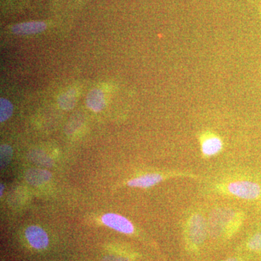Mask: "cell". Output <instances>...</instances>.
Returning <instances> with one entry per match:
<instances>
[{"label": "cell", "instance_id": "cell-1", "mask_svg": "<svg viewBox=\"0 0 261 261\" xmlns=\"http://www.w3.org/2000/svg\"><path fill=\"white\" fill-rule=\"evenodd\" d=\"M243 221V215L227 207H219L211 213L207 221V229L211 236L229 238L233 234Z\"/></svg>", "mask_w": 261, "mask_h": 261}, {"label": "cell", "instance_id": "cell-2", "mask_svg": "<svg viewBox=\"0 0 261 261\" xmlns=\"http://www.w3.org/2000/svg\"><path fill=\"white\" fill-rule=\"evenodd\" d=\"M207 229V223L200 214H195L187 223V238L192 248H197L205 242Z\"/></svg>", "mask_w": 261, "mask_h": 261}, {"label": "cell", "instance_id": "cell-3", "mask_svg": "<svg viewBox=\"0 0 261 261\" xmlns=\"http://www.w3.org/2000/svg\"><path fill=\"white\" fill-rule=\"evenodd\" d=\"M227 190L231 195L244 200H255L261 195L260 185L250 181L231 182L228 185Z\"/></svg>", "mask_w": 261, "mask_h": 261}, {"label": "cell", "instance_id": "cell-4", "mask_svg": "<svg viewBox=\"0 0 261 261\" xmlns=\"http://www.w3.org/2000/svg\"><path fill=\"white\" fill-rule=\"evenodd\" d=\"M102 221L108 227L113 228L119 232L132 233L135 230L133 224L121 215L107 214L102 216Z\"/></svg>", "mask_w": 261, "mask_h": 261}, {"label": "cell", "instance_id": "cell-5", "mask_svg": "<svg viewBox=\"0 0 261 261\" xmlns=\"http://www.w3.org/2000/svg\"><path fill=\"white\" fill-rule=\"evenodd\" d=\"M25 238L34 248L42 250L49 244L47 233L38 226H31L25 230Z\"/></svg>", "mask_w": 261, "mask_h": 261}, {"label": "cell", "instance_id": "cell-6", "mask_svg": "<svg viewBox=\"0 0 261 261\" xmlns=\"http://www.w3.org/2000/svg\"><path fill=\"white\" fill-rule=\"evenodd\" d=\"M222 148V140L214 134H206L201 138V150L207 157L219 153Z\"/></svg>", "mask_w": 261, "mask_h": 261}, {"label": "cell", "instance_id": "cell-7", "mask_svg": "<svg viewBox=\"0 0 261 261\" xmlns=\"http://www.w3.org/2000/svg\"><path fill=\"white\" fill-rule=\"evenodd\" d=\"M47 29V24L43 21H29L15 24L12 27V32L16 35H32L42 33Z\"/></svg>", "mask_w": 261, "mask_h": 261}, {"label": "cell", "instance_id": "cell-8", "mask_svg": "<svg viewBox=\"0 0 261 261\" xmlns=\"http://www.w3.org/2000/svg\"><path fill=\"white\" fill-rule=\"evenodd\" d=\"M25 180L32 186H41L49 181L51 178L50 172L41 168H32L25 173Z\"/></svg>", "mask_w": 261, "mask_h": 261}, {"label": "cell", "instance_id": "cell-9", "mask_svg": "<svg viewBox=\"0 0 261 261\" xmlns=\"http://www.w3.org/2000/svg\"><path fill=\"white\" fill-rule=\"evenodd\" d=\"M87 107L94 112H99L102 111L106 106L105 94L101 89H94L89 92L87 97Z\"/></svg>", "mask_w": 261, "mask_h": 261}, {"label": "cell", "instance_id": "cell-10", "mask_svg": "<svg viewBox=\"0 0 261 261\" xmlns=\"http://www.w3.org/2000/svg\"><path fill=\"white\" fill-rule=\"evenodd\" d=\"M163 177L158 173H149L144 175L140 177L133 178L128 182V185L132 187H140V188H148L154 186L161 182Z\"/></svg>", "mask_w": 261, "mask_h": 261}, {"label": "cell", "instance_id": "cell-11", "mask_svg": "<svg viewBox=\"0 0 261 261\" xmlns=\"http://www.w3.org/2000/svg\"><path fill=\"white\" fill-rule=\"evenodd\" d=\"M58 104L61 109L70 111L74 108L76 104V92L74 89H69L58 97Z\"/></svg>", "mask_w": 261, "mask_h": 261}, {"label": "cell", "instance_id": "cell-12", "mask_svg": "<svg viewBox=\"0 0 261 261\" xmlns=\"http://www.w3.org/2000/svg\"><path fill=\"white\" fill-rule=\"evenodd\" d=\"M29 159L36 164L44 167H51L53 165V160L44 151L39 149L32 151L29 154Z\"/></svg>", "mask_w": 261, "mask_h": 261}, {"label": "cell", "instance_id": "cell-13", "mask_svg": "<svg viewBox=\"0 0 261 261\" xmlns=\"http://www.w3.org/2000/svg\"><path fill=\"white\" fill-rule=\"evenodd\" d=\"M13 113V104L8 99L2 97L0 99V121L3 123L9 119Z\"/></svg>", "mask_w": 261, "mask_h": 261}, {"label": "cell", "instance_id": "cell-14", "mask_svg": "<svg viewBox=\"0 0 261 261\" xmlns=\"http://www.w3.org/2000/svg\"><path fill=\"white\" fill-rule=\"evenodd\" d=\"M13 157V149L8 145H2L0 147V164L1 168L8 166Z\"/></svg>", "mask_w": 261, "mask_h": 261}, {"label": "cell", "instance_id": "cell-15", "mask_svg": "<svg viewBox=\"0 0 261 261\" xmlns=\"http://www.w3.org/2000/svg\"><path fill=\"white\" fill-rule=\"evenodd\" d=\"M247 247L253 251H261V232L253 235L247 243Z\"/></svg>", "mask_w": 261, "mask_h": 261}, {"label": "cell", "instance_id": "cell-16", "mask_svg": "<svg viewBox=\"0 0 261 261\" xmlns=\"http://www.w3.org/2000/svg\"><path fill=\"white\" fill-rule=\"evenodd\" d=\"M102 261H130L126 257L121 256V255H108L102 258Z\"/></svg>", "mask_w": 261, "mask_h": 261}, {"label": "cell", "instance_id": "cell-17", "mask_svg": "<svg viewBox=\"0 0 261 261\" xmlns=\"http://www.w3.org/2000/svg\"><path fill=\"white\" fill-rule=\"evenodd\" d=\"M222 261H240V259L236 258V257H231V258H228L226 260H222Z\"/></svg>", "mask_w": 261, "mask_h": 261}, {"label": "cell", "instance_id": "cell-18", "mask_svg": "<svg viewBox=\"0 0 261 261\" xmlns=\"http://www.w3.org/2000/svg\"><path fill=\"white\" fill-rule=\"evenodd\" d=\"M0 187H1V190H0V195H3V190H4V185H3V184H2L1 185V186H0Z\"/></svg>", "mask_w": 261, "mask_h": 261}, {"label": "cell", "instance_id": "cell-19", "mask_svg": "<svg viewBox=\"0 0 261 261\" xmlns=\"http://www.w3.org/2000/svg\"><path fill=\"white\" fill-rule=\"evenodd\" d=\"M259 10H260V15H261V7L260 8H259Z\"/></svg>", "mask_w": 261, "mask_h": 261}]
</instances>
